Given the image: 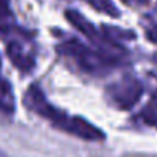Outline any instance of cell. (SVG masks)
<instances>
[{
    "mask_svg": "<svg viewBox=\"0 0 157 157\" xmlns=\"http://www.w3.org/2000/svg\"><path fill=\"white\" fill-rule=\"evenodd\" d=\"M14 28V17L6 0H0V37H5Z\"/></svg>",
    "mask_w": 157,
    "mask_h": 157,
    "instance_id": "8",
    "label": "cell"
},
{
    "mask_svg": "<svg viewBox=\"0 0 157 157\" xmlns=\"http://www.w3.org/2000/svg\"><path fill=\"white\" fill-rule=\"evenodd\" d=\"M154 99H156V102H157V90H156V93H154Z\"/></svg>",
    "mask_w": 157,
    "mask_h": 157,
    "instance_id": "14",
    "label": "cell"
},
{
    "mask_svg": "<svg viewBox=\"0 0 157 157\" xmlns=\"http://www.w3.org/2000/svg\"><path fill=\"white\" fill-rule=\"evenodd\" d=\"M102 34L105 35V38L113 43L117 44L119 41H130V40H136L137 34L134 31L130 29H122V28H116V26H108L104 25L102 26Z\"/></svg>",
    "mask_w": 157,
    "mask_h": 157,
    "instance_id": "6",
    "label": "cell"
},
{
    "mask_svg": "<svg viewBox=\"0 0 157 157\" xmlns=\"http://www.w3.org/2000/svg\"><path fill=\"white\" fill-rule=\"evenodd\" d=\"M144 95V87L139 79L133 76H124L122 79L107 87L108 99L121 110H130L139 102Z\"/></svg>",
    "mask_w": 157,
    "mask_h": 157,
    "instance_id": "2",
    "label": "cell"
},
{
    "mask_svg": "<svg viewBox=\"0 0 157 157\" xmlns=\"http://www.w3.org/2000/svg\"><path fill=\"white\" fill-rule=\"evenodd\" d=\"M140 117H142V121H144L145 124H148V125L157 128V111L151 105L145 107V108L140 111Z\"/></svg>",
    "mask_w": 157,
    "mask_h": 157,
    "instance_id": "10",
    "label": "cell"
},
{
    "mask_svg": "<svg viewBox=\"0 0 157 157\" xmlns=\"http://www.w3.org/2000/svg\"><path fill=\"white\" fill-rule=\"evenodd\" d=\"M64 131L72 133L84 140H104L105 139V134L98 127L92 125L89 121H86L84 117H79V116L69 117V122H67V127Z\"/></svg>",
    "mask_w": 157,
    "mask_h": 157,
    "instance_id": "4",
    "label": "cell"
},
{
    "mask_svg": "<svg viewBox=\"0 0 157 157\" xmlns=\"http://www.w3.org/2000/svg\"><path fill=\"white\" fill-rule=\"evenodd\" d=\"M0 157H8V156H6V154H5L3 151H0Z\"/></svg>",
    "mask_w": 157,
    "mask_h": 157,
    "instance_id": "13",
    "label": "cell"
},
{
    "mask_svg": "<svg viewBox=\"0 0 157 157\" xmlns=\"http://www.w3.org/2000/svg\"><path fill=\"white\" fill-rule=\"evenodd\" d=\"M14 98H12V90L11 84L0 78V113L3 114H11L14 111Z\"/></svg>",
    "mask_w": 157,
    "mask_h": 157,
    "instance_id": "7",
    "label": "cell"
},
{
    "mask_svg": "<svg viewBox=\"0 0 157 157\" xmlns=\"http://www.w3.org/2000/svg\"><path fill=\"white\" fill-rule=\"evenodd\" d=\"M89 3L93 8H96L98 11L107 12V15H111V17H119L121 15L119 9L113 5L111 0H89Z\"/></svg>",
    "mask_w": 157,
    "mask_h": 157,
    "instance_id": "9",
    "label": "cell"
},
{
    "mask_svg": "<svg viewBox=\"0 0 157 157\" xmlns=\"http://www.w3.org/2000/svg\"><path fill=\"white\" fill-rule=\"evenodd\" d=\"M151 0H122V3L128 5V6H144L148 5Z\"/></svg>",
    "mask_w": 157,
    "mask_h": 157,
    "instance_id": "12",
    "label": "cell"
},
{
    "mask_svg": "<svg viewBox=\"0 0 157 157\" xmlns=\"http://www.w3.org/2000/svg\"><path fill=\"white\" fill-rule=\"evenodd\" d=\"M0 66H2V58H0Z\"/></svg>",
    "mask_w": 157,
    "mask_h": 157,
    "instance_id": "15",
    "label": "cell"
},
{
    "mask_svg": "<svg viewBox=\"0 0 157 157\" xmlns=\"http://www.w3.org/2000/svg\"><path fill=\"white\" fill-rule=\"evenodd\" d=\"M56 49L63 55L72 56L79 64V67L84 72H89V73H98L101 70H105L108 66H114L117 63L116 59L105 56L104 53H101L99 51L89 49L87 46L79 43L76 38H72L66 43H61Z\"/></svg>",
    "mask_w": 157,
    "mask_h": 157,
    "instance_id": "1",
    "label": "cell"
},
{
    "mask_svg": "<svg viewBox=\"0 0 157 157\" xmlns=\"http://www.w3.org/2000/svg\"><path fill=\"white\" fill-rule=\"evenodd\" d=\"M23 104L26 105V108H29L31 111L40 114L41 117L51 121L55 127L61 128V130H66L67 127V122H69V117L61 111L58 110L56 107H53L44 96V93L40 90V87L37 86H31L25 95V99H23Z\"/></svg>",
    "mask_w": 157,
    "mask_h": 157,
    "instance_id": "3",
    "label": "cell"
},
{
    "mask_svg": "<svg viewBox=\"0 0 157 157\" xmlns=\"http://www.w3.org/2000/svg\"><path fill=\"white\" fill-rule=\"evenodd\" d=\"M147 37L150 38V41L157 43V25H153V26L147 28Z\"/></svg>",
    "mask_w": 157,
    "mask_h": 157,
    "instance_id": "11",
    "label": "cell"
},
{
    "mask_svg": "<svg viewBox=\"0 0 157 157\" xmlns=\"http://www.w3.org/2000/svg\"><path fill=\"white\" fill-rule=\"evenodd\" d=\"M6 53H8V58L11 59V63L21 72H31L35 66L34 56L25 52V49L21 48V44L18 41H11L6 46Z\"/></svg>",
    "mask_w": 157,
    "mask_h": 157,
    "instance_id": "5",
    "label": "cell"
}]
</instances>
